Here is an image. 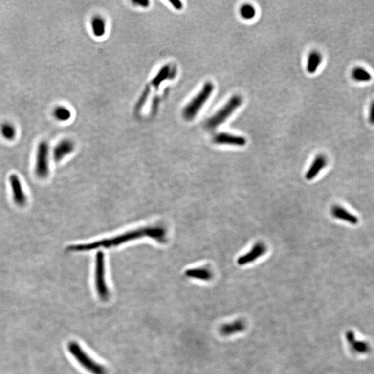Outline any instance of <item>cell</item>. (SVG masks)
<instances>
[{
  "label": "cell",
  "instance_id": "1",
  "mask_svg": "<svg viewBox=\"0 0 374 374\" xmlns=\"http://www.w3.org/2000/svg\"><path fill=\"white\" fill-rule=\"evenodd\" d=\"M165 234L164 229L161 227H151V228L149 227V228L131 231L122 235L118 236L111 239H107V240L96 241L92 243L86 244V245L69 246V249L71 251L81 252V251L92 250L98 247H114V246L120 245L121 243L134 240L138 238L144 237H151L159 242H162L165 239Z\"/></svg>",
  "mask_w": 374,
  "mask_h": 374
},
{
  "label": "cell",
  "instance_id": "2",
  "mask_svg": "<svg viewBox=\"0 0 374 374\" xmlns=\"http://www.w3.org/2000/svg\"><path fill=\"white\" fill-rule=\"evenodd\" d=\"M214 90L213 83L207 81L202 89L189 101L182 110V116L186 121H192L200 112L204 104L207 102Z\"/></svg>",
  "mask_w": 374,
  "mask_h": 374
},
{
  "label": "cell",
  "instance_id": "3",
  "mask_svg": "<svg viewBox=\"0 0 374 374\" xmlns=\"http://www.w3.org/2000/svg\"><path fill=\"white\" fill-rule=\"evenodd\" d=\"M242 104V96L238 94L232 96L217 112L206 121V129L210 131L217 129L221 124H224V121L227 120Z\"/></svg>",
  "mask_w": 374,
  "mask_h": 374
},
{
  "label": "cell",
  "instance_id": "4",
  "mask_svg": "<svg viewBox=\"0 0 374 374\" xmlns=\"http://www.w3.org/2000/svg\"><path fill=\"white\" fill-rule=\"evenodd\" d=\"M68 351L76 359V361L92 374H107V370L104 366L100 365L92 358L76 342H70L68 345Z\"/></svg>",
  "mask_w": 374,
  "mask_h": 374
},
{
  "label": "cell",
  "instance_id": "5",
  "mask_svg": "<svg viewBox=\"0 0 374 374\" xmlns=\"http://www.w3.org/2000/svg\"><path fill=\"white\" fill-rule=\"evenodd\" d=\"M95 286L100 298L102 300H107L109 297V290L106 283L104 254L101 252H99L96 256Z\"/></svg>",
  "mask_w": 374,
  "mask_h": 374
},
{
  "label": "cell",
  "instance_id": "6",
  "mask_svg": "<svg viewBox=\"0 0 374 374\" xmlns=\"http://www.w3.org/2000/svg\"><path fill=\"white\" fill-rule=\"evenodd\" d=\"M49 172V146L46 141H43L38 146L36 174L40 178H46Z\"/></svg>",
  "mask_w": 374,
  "mask_h": 374
},
{
  "label": "cell",
  "instance_id": "7",
  "mask_svg": "<svg viewBox=\"0 0 374 374\" xmlns=\"http://www.w3.org/2000/svg\"><path fill=\"white\" fill-rule=\"evenodd\" d=\"M213 141L219 145H229L242 147L247 144V139L242 136L227 132H219L213 137Z\"/></svg>",
  "mask_w": 374,
  "mask_h": 374
},
{
  "label": "cell",
  "instance_id": "8",
  "mask_svg": "<svg viewBox=\"0 0 374 374\" xmlns=\"http://www.w3.org/2000/svg\"><path fill=\"white\" fill-rule=\"evenodd\" d=\"M267 251L266 246L264 242H258L254 244L252 248L247 253L239 257L237 260V264L239 265H245L247 264L255 262L259 257H262Z\"/></svg>",
  "mask_w": 374,
  "mask_h": 374
},
{
  "label": "cell",
  "instance_id": "9",
  "mask_svg": "<svg viewBox=\"0 0 374 374\" xmlns=\"http://www.w3.org/2000/svg\"><path fill=\"white\" fill-rule=\"evenodd\" d=\"M9 182L12 188L13 200L18 206H24L26 203V196L22 187L19 177L16 174L10 176Z\"/></svg>",
  "mask_w": 374,
  "mask_h": 374
},
{
  "label": "cell",
  "instance_id": "10",
  "mask_svg": "<svg viewBox=\"0 0 374 374\" xmlns=\"http://www.w3.org/2000/svg\"><path fill=\"white\" fill-rule=\"evenodd\" d=\"M346 340L354 353L366 354L371 351L370 344L365 341L356 340L355 333L352 330H348L346 333Z\"/></svg>",
  "mask_w": 374,
  "mask_h": 374
},
{
  "label": "cell",
  "instance_id": "11",
  "mask_svg": "<svg viewBox=\"0 0 374 374\" xmlns=\"http://www.w3.org/2000/svg\"><path fill=\"white\" fill-rule=\"evenodd\" d=\"M74 143L70 139H63L58 143L53 151V158L55 162H60L63 158L74 151Z\"/></svg>",
  "mask_w": 374,
  "mask_h": 374
},
{
  "label": "cell",
  "instance_id": "12",
  "mask_svg": "<svg viewBox=\"0 0 374 374\" xmlns=\"http://www.w3.org/2000/svg\"><path fill=\"white\" fill-rule=\"evenodd\" d=\"M247 324L242 319H238L229 323L222 324L219 329V331L222 336L227 337L236 335L243 332L246 329Z\"/></svg>",
  "mask_w": 374,
  "mask_h": 374
},
{
  "label": "cell",
  "instance_id": "13",
  "mask_svg": "<svg viewBox=\"0 0 374 374\" xmlns=\"http://www.w3.org/2000/svg\"><path fill=\"white\" fill-rule=\"evenodd\" d=\"M327 157L324 154H318L314 159L311 165H310L308 170L307 171L305 176L306 179L307 180H312V179L315 178L316 176L320 174V171L327 166Z\"/></svg>",
  "mask_w": 374,
  "mask_h": 374
},
{
  "label": "cell",
  "instance_id": "14",
  "mask_svg": "<svg viewBox=\"0 0 374 374\" xmlns=\"http://www.w3.org/2000/svg\"><path fill=\"white\" fill-rule=\"evenodd\" d=\"M351 77L354 82L357 83H370L372 80V74L365 66H356L351 72Z\"/></svg>",
  "mask_w": 374,
  "mask_h": 374
},
{
  "label": "cell",
  "instance_id": "15",
  "mask_svg": "<svg viewBox=\"0 0 374 374\" xmlns=\"http://www.w3.org/2000/svg\"><path fill=\"white\" fill-rule=\"evenodd\" d=\"M331 214L335 219L346 221V222H349L350 224H356L358 222V219H357L356 216L349 212L347 209L340 207V206L336 205L332 207Z\"/></svg>",
  "mask_w": 374,
  "mask_h": 374
},
{
  "label": "cell",
  "instance_id": "16",
  "mask_svg": "<svg viewBox=\"0 0 374 374\" xmlns=\"http://www.w3.org/2000/svg\"><path fill=\"white\" fill-rule=\"evenodd\" d=\"M91 29L93 35L96 38H102L106 35V24L104 17L96 15L91 20Z\"/></svg>",
  "mask_w": 374,
  "mask_h": 374
},
{
  "label": "cell",
  "instance_id": "17",
  "mask_svg": "<svg viewBox=\"0 0 374 374\" xmlns=\"http://www.w3.org/2000/svg\"><path fill=\"white\" fill-rule=\"evenodd\" d=\"M174 74V71H173L170 65H166V66H163L162 69L158 71L157 75L151 81V86H154V88H159L163 81L172 79Z\"/></svg>",
  "mask_w": 374,
  "mask_h": 374
},
{
  "label": "cell",
  "instance_id": "18",
  "mask_svg": "<svg viewBox=\"0 0 374 374\" xmlns=\"http://www.w3.org/2000/svg\"><path fill=\"white\" fill-rule=\"evenodd\" d=\"M323 57L320 51H312L308 54L307 59V70L309 74H313L320 67Z\"/></svg>",
  "mask_w": 374,
  "mask_h": 374
},
{
  "label": "cell",
  "instance_id": "19",
  "mask_svg": "<svg viewBox=\"0 0 374 374\" xmlns=\"http://www.w3.org/2000/svg\"><path fill=\"white\" fill-rule=\"evenodd\" d=\"M186 276L191 279H198L201 281H210L213 277V273L208 268L198 267L192 268L186 271Z\"/></svg>",
  "mask_w": 374,
  "mask_h": 374
},
{
  "label": "cell",
  "instance_id": "20",
  "mask_svg": "<svg viewBox=\"0 0 374 374\" xmlns=\"http://www.w3.org/2000/svg\"><path fill=\"white\" fill-rule=\"evenodd\" d=\"M54 116L60 121H66L69 120L71 117V112L69 108L65 106H58L53 111Z\"/></svg>",
  "mask_w": 374,
  "mask_h": 374
},
{
  "label": "cell",
  "instance_id": "21",
  "mask_svg": "<svg viewBox=\"0 0 374 374\" xmlns=\"http://www.w3.org/2000/svg\"><path fill=\"white\" fill-rule=\"evenodd\" d=\"M1 135L6 140H13L16 136V127L11 123L6 122L1 126Z\"/></svg>",
  "mask_w": 374,
  "mask_h": 374
},
{
  "label": "cell",
  "instance_id": "22",
  "mask_svg": "<svg viewBox=\"0 0 374 374\" xmlns=\"http://www.w3.org/2000/svg\"><path fill=\"white\" fill-rule=\"evenodd\" d=\"M257 11L253 5L245 4L240 8V15L242 19L250 21L255 18Z\"/></svg>",
  "mask_w": 374,
  "mask_h": 374
},
{
  "label": "cell",
  "instance_id": "23",
  "mask_svg": "<svg viewBox=\"0 0 374 374\" xmlns=\"http://www.w3.org/2000/svg\"><path fill=\"white\" fill-rule=\"evenodd\" d=\"M368 121L372 126H374V101H371L368 108Z\"/></svg>",
  "mask_w": 374,
  "mask_h": 374
},
{
  "label": "cell",
  "instance_id": "24",
  "mask_svg": "<svg viewBox=\"0 0 374 374\" xmlns=\"http://www.w3.org/2000/svg\"><path fill=\"white\" fill-rule=\"evenodd\" d=\"M133 4L137 5V6H141V7L143 8H147L149 7L150 2L149 1H146V0H140V1H132Z\"/></svg>",
  "mask_w": 374,
  "mask_h": 374
},
{
  "label": "cell",
  "instance_id": "25",
  "mask_svg": "<svg viewBox=\"0 0 374 374\" xmlns=\"http://www.w3.org/2000/svg\"><path fill=\"white\" fill-rule=\"evenodd\" d=\"M172 6H174L176 9L182 10L183 8V4L182 1H170Z\"/></svg>",
  "mask_w": 374,
  "mask_h": 374
}]
</instances>
